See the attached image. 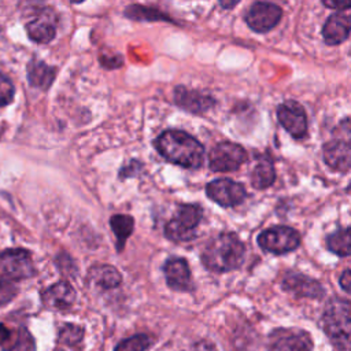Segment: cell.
<instances>
[{
  "mask_svg": "<svg viewBox=\"0 0 351 351\" xmlns=\"http://www.w3.org/2000/svg\"><path fill=\"white\" fill-rule=\"evenodd\" d=\"M154 145L166 160L181 167L197 169L203 165L204 147L184 130H165L155 138Z\"/></svg>",
  "mask_w": 351,
  "mask_h": 351,
  "instance_id": "1",
  "label": "cell"
},
{
  "mask_svg": "<svg viewBox=\"0 0 351 351\" xmlns=\"http://www.w3.org/2000/svg\"><path fill=\"white\" fill-rule=\"evenodd\" d=\"M245 247L236 233L223 232L213 237L202 251V263L215 273H225L241 266Z\"/></svg>",
  "mask_w": 351,
  "mask_h": 351,
  "instance_id": "2",
  "label": "cell"
},
{
  "mask_svg": "<svg viewBox=\"0 0 351 351\" xmlns=\"http://www.w3.org/2000/svg\"><path fill=\"white\" fill-rule=\"evenodd\" d=\"M321 325L332 346L351 351V302L343 298L330 299L322 313Z\"/></svg>",
  "mask_w": 351,
  "mask_h": 351,
  "instance_id": "3",
  "label": "cell"
},
{
  "mask_svg": "<svg viewBox=\"0 0 351 351\" xmlns=\"http://www.w3.org/2000/svg\"><path fill=\"white\" fill-rule=\"evenodd\" d=\"M203 217V210L199 204L185 203L181 204L174 215L165 225V236L166 239L174 243L189 241L196 236V228L200 223Z\"/></svg>",
  "mask_w": 351,
  "mask_h": 351,
  "instance_id": "4",
  "label": "cell"
},
{
  "mask_svg": "<svg viewBox=\"0 0 351 351\" xmlns=\"http://www.w3.org/2000/svg\"><path fill=\"white\" fill-rule=\"evenodd\" d=\"M32 254L23 248H10L0 254V276L10 281H19L34 276Z\"/></svg>",
  "mask_w": 351,
  "mask_h": 351,
  "instance_id": "5",
  "label": "cell"
},
{
  "mask_svg": "<svg viewBox=\"0 0 351 351\" xmlns=\"http://www.w3.org/2000/svg\"><path fill=\"white\" fill-rule=\"evenodd\" d=\"M258 244L262 250L271 254H285L300 245V234L289 226L277 225L259 233Z\"/></svg>",
  "mask_w": 351,
  "mask_h": 351,
  "instance_id": "6",
  "label": "cell"
},
{
  "mask_svg": "<svg viewBox=\"0 0 351 351\" xmlns=\"http://www.w3.org/2000/svg\"><path fill=\"white\" fill-rule=\"evenodd\" d=\"M247 160V151L236 143L217 144L208 154V166L213 171L228 173L237 170Z\"/></svg>",
  "mask_w": 351,
  "mask_h": 351,
  "instance_id": "7",
  "label": "cell"
},
{
  "mask_svg": "<svg viewBox=\"0 0 351 351\" xmlns=\"http://www.w3.org/2000/svg\"><path fill=\"white\" fill-rule=\"evenodd\" d=\"M207 196L222 207H234L247 197L245 188L230 178H217L207 184Z\"/></svg>",
  "mask_w": 351,
  "mask_h": 351,
  "instance_id": "8",
  "label": "cell"
},
{
  "mask_svg": "<svg viewBox=\"0 0 351 351\" xmlns=\"http://www.w3.org/2000/svg\"><path fill=\"white\" fill-rule=\"evenodd\" d=\"M282 16V10L274 3L269 1H256L254 3L247 14V25L256 33H266L273 29Z\"/></svg>",
  "mask_w": 351,
  "mask_h": 351,
  "instance_id": "9",
  "label": "cell"
},
{
  "mask_svg": "<svg viewBox=\"0 0 351 351\" xmlns=\"http://www.w3.org/2000/svg\"><path fill=\"white\" fill-rule=\"evenodd\" d=\"M313 341L308 333L300 329H278L270 335L266 351H311Z\"/></svg>",
  "mask_w": 351,
  "mask_h": 351,
  "instance_id": "10",
  "label": "cell"
},
{
  "mask_svg": "<svg viewBox=\"0 0 351 351\" xmlns=\"http://www.w3.org/2000/svg\"><path fill=\"white\" fill-rule=\"evenodd\" d=\"M277 118L281 126L295 138H303L307 133V117L303 107L288 100L277 107Z\"/></svg>",
  "mask_w": 351,
  "mask_h": 351,
  "instance_id": "11",
  "label": "cell"
},
{
  "mask_svg": "<svg viewBox=\"0 0 351 351\" xmlns=\"http://www.w3.org/2000/svg\"><path fill=\"white\" fill-rule=\"evenodd\" d=\"M1 351H36V341L25 326H7L0 324Z\"/></svg>",
  "mask_w": 351,
  "mask_h": 351,
  "instance_id": "12",
  "label": "cell"
},
{
  "mask_svg": "<svg viewBox=\"0 0 351 351\" xmlns=\"http://www.w3.org/2000/svg\"><path fill=\"white\" fill-rule=\"evenodd\" d=\"M350 33H351V8L341 10L332 14L326 19L322 27L324 40L329 45L341 44L348 38Z\"/></svg>",
  "mask_w": 351,
  "mask_h": 351,
  "instance_id": "13",
  "label": "cell"
},
{
  "mask_svg": "<svg viewBox=\"0 0 351 351\" xmlns=\"http://www.w3.org/2000/svg\"><path fill=\"white\" fill-rule=\"evenodd\" d=\"M163 273L166 282L171 289L182 292L192 289L191 269L186 259L180 256L169 258L163 265Z\"/></svg>",
  "mask_w": 351,
  "mask_h": 351,
  "instance_id": "14",
  "label": "cell"
},
{
  "mask_svg": "<svg viewBox=\"0 0 351 351\" xmlns=\"http://www.w3.org/2000/svg\"><path fill=\"white\" fill-rule=\"evenodd\" d=\"M174 101L178 107L184 108L185 111L193 112V114L204 112L215 104L214 97H211L210 95L196 90V89H188L182 85L176 86Z\"/></svg>",
  "mask_w": 351,
  "mask_h": 351,
  "instance_id": "15",
  "label": "cell"
},
{
  "mask_svg": "<svg viewBox=\"0 0 351 351\" xmlns=\"http://www.w3.org/2000/svg\"><path fill=\"white\" fill-rule=\"evenodd\" d=\"M282 288L300 298L317 299L325 295V289L318 281L300 273H288L282 278Z\"/></svg>",
  "mask_w": 351,
  "mask_h": 351,
  "instance_id": "16",
  "label": "cell"
},
{
  "mask_svg": "<svg viewBox=\"0 0 351 351\" xmlns=\"http://www.w3.org/2000/svg\"><path fill=\"white\" fill-rule=\"evenodd\" d=\"M324 160L336 171L351 170V141L333 140L324 145Z\"/></svg>",
  "mask_w": 351,
  "mask_h": 351,
  "instance_id": "17",
  "label": "cell"
},
{
  "mask_svg": "<svg viewBox=\"0 0 351 351\" xmlns=\"http://www.w3.org/2000/svg\"><path fill=\"white\" fill-rule=\"evenodd\" d=\"M43 303L51 310H66L75 300V291L67 281H59L41 293Z\"/></svg>",
  "mask_w": 351,
  "mask_h": 351,
  "instance_id": "18",
  "label": "cell"
},
{
  "mask_svg": "<svg viewBox=\"0 0 351 351\" xmlns=\"http://www.w3.org/2000/svg\"><path fill=\"white\" fill-rule=\"evenodd\" d=\"M55 78V69L38 59H32L27 64V80L32 86L47 90Z\"/></svg>",
  "mask_w": 351,
  "mask_h": 351,
  "instance_id": "19",
  "label": "cell"
},
{
  "mask_svg": "<svg viewBox=\"0 0 351 351\" xmlns=\"http://www.w3.org/2000/svg\"><path fill=\"white\" fill-rule=\"evenodd\" d=\"M89 277L97 287L104 289L115 288L122 281L121 273L114 266L110 265H97L90 267Z\"/></svg>",
  "mask_w": 351,
  "mask_h": 351,
  "instance_id": "20",
  "label": "cell"
},
{
  "mask_svg": "<svg viewBox=\"0 0 351 351\" xmlns=\"http://www.w3.org/2000/svg\"><path fill=\"white\" fill-rule=\"evenodd\" d=\"M276 178V171L271 160L267 156L259 158L255 167L251 171V184L256 189L269 188Z\"/></svg>",
  "mask_w": 351,
  "mask_h": 351,
  "instance_id": "21",
  "label": "cell"
},
{
  "mask_svg": "<svg viewBox=\"0 0 351 351\" xmlns=\"http://www.w3.org/2000/svg\"><path fill=\"white\" fill-rule=\"evenodd\" d=\"M110 226L117 237V250L118 252H122L128 237L133 233L134 219L126 214H115L110 218Z\"/></svg>",
  "mask_w": 351,
  "mask_h": 351,
  "instance_id": "22",
  "label": "cell"
},
{
  "mask_svg": "<svg viewBox=\"0 0 351 351\" xmlns=\"http://www.w3.org/2000/svg\"><path fill=\"white\" fill-rule=\"evenodd\" d=\"M26 32L32 41L38 44H48L55 38L56 30L51 21L34 19L26 23Z\"/></svg>",
  "mask_w": 351,
  "mask_h": 351,
  "instance_id": "23",
  "label": "cell"
},
{
  "mask_svg": "<svg viewBox=\"0 0 351 351\" xmlns=\"http://www.w3.org/2000/svg\"><path fill=\"white\" fill-rule=\"evenodd\" d=\"M326 247L329 251L340 256L351 255V228L339 229L326 237Z\"/></svg>",
  "mask_w": 351,
  "mask_h": 351,
  "instance_id": "24",
  "label": "cell"
},
{
  "mask_svg": "<svg viewBox=\"0 0 351 351\" xmlns=\"http://www.w3.org/2000/svg\"><path fill=\"white\" fill-rule=\"evenodd\" d=\"M151 344V339L147 335H134L118 343L115 351H145Z\"/></svg>",
  "mask_w": 351,
  "mask_h": 351,
  "instance_id": "25",
  "label": "cell"
},
{
  "mask_svg": "<svg viewBox=\"0 0 351 351\" xmlns=\"http://www.w3.org/2000/svg\"><path fill=\"white\" fill-rule=\"evenodd\" d=\"M82 336H84L82 328L74 324H64L59 330V341L67 346L78 344Z\"/></svg>",
  "mask_w": 351,
  "mask_h": 351,
  "instance_id": "26",
  "label": "cell"
},
{
  "mask_svg": "<svg viewBox=\"0 0 351 351\" xmlns=\"http://www.w3.org/2000/svg\"><path fill=\"white\" fill-rule=\"evenodd\" d=\"M15 95V88L8 77L0 73V107L8 106Z\"/></svg>",
  "mask_w": 351,
  "mask_h": 351,
  "instance_id": "27",
  "label": "cell"
},
{
  "mask_svg": "<svg viewBox=\"0 0 351 351\" xmlns=\"http://www.w3.org/2000/svg\"><path fill=\"white\" fill-rule=\"evenodd\" d=\"M15 292H16V288L14 287V282L0 276V304L11 300Z\"/></svg>",
  "mask_w": 351,
  "mask_h": 351,
  "instance_id": "28",
  "label": "cell"
},
{
  "mask_svg": "<svg viewBox=\"0 0 351 351\" xmlns=\"http://www.w3.org/2000/svg\"><path fill=\"white\" fill-rule=\"evenodd\" d=\"M339 282L343 291L351 293V270H344L339 278Z\"/></svg>",
  "mask_w": 351,
  "mask_h": 351,
  "instance_id": "29",
  "label": "cell"
},
{
  "mask_svg": "<svg viewBox=\"0 0 351 351\" xmlns=\"http://www.w3.org/2000/svg\"><path fill=\"white\" fill-rule=\"evenodd\" d=\"M322 4L329 8H337L339 11L351 8V1H322Z\"/></svg>",
  "mask_w": 351,
  "mask_h": 351,
  "instance_id": "30",
  "label": "cell"
},
{
  "mask_svg": "<svg viewBox=\"0 0 351 351\" xmlns=\"http://www.w3.org/2000/svg\"><path fill=\"white\" fill-rule=\"evenodd\" d=\"M192 351H215V347L210 341H199L192 347Z\"/></svg>",
  "mask_w": 351,
  "mask_h": 351,
  "instance_id": "31",
  "label": "cell"
},
{
  "mask_svg": "<svg viewBox=\"0 0 351 351\" xmlns=\"http://www.w3.org/2000/svg\"><path fill=\"white\" fill-rule=\"evenodd\" d=\"M236 4H237V1H233V3H221V5H222V7H226V8L233 7V5H236Z\"/></svg>",
  "mask_w": 351,
  "mask_h": 351,
  "instance_id": "32",
  "label": "cell"
},
{
  "mask_svg": "<svg viewBox=\"0 0 351 351\" xmlns=\"http://www.w3.org/2000/svg\"><path fill=\"white\" fill-rule=\"evenodd\" d=\"M58 351H60V350H58Z\"/></svg>",
  "mask_w": 351,
  "mask_h": 351,
  "instance_id": "33",
  "label": "cell"
}]
</instances>
